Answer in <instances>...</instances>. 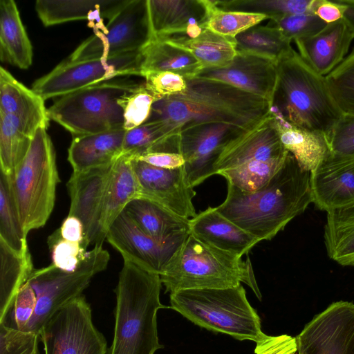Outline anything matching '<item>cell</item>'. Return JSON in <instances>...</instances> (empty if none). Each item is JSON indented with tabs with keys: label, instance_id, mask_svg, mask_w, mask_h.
<instances>
[{
	"label": "cell",
	"instance_id": "obj_44",
	"mask_svg": "<svg viewBox=\"0 0 354 354\" xmlns=\"http://www.w3.org/2000/svg\"><path fill=\"white\" fill-rule=\"evenodd\" d=\"M328 24L312 13L286 16L269 19L268 26L278 29L290 42L297 39L312 36L323 30Z\"/></svg>",
	"mask_w": 354,
	"mask_h": 354
},
{
	"label": "cell",
	"instance_id": "obj_42",
	"mask_svg": "<svg viewBox=\"0 0 354 354\" xmlns=\"http://www.w3.org/2000/svg\"><path fill=\"white\" fill-rule=\"evenodd\" d=\"M325 78L343 114H354V48Z\"/></svg>",
	"mask_w": 354,
	"mask_h": 354
},
{
	"label": "cell",
	"instance_id": "obj_31",
	"mask_svg": "<svg viewBox=\"0 0 354 354\" xmlns=\"http://www.w3.org/2000/svg\"><path fill=\"white\" fill-rule=\"evenodd\" d=\"M141 76L157 71H168L185 79L196 77L203 70L201 63L189 51L155 39L142 50Z\"/></svg>",
	"mask_w": 354,
	"mask_h": 354
},
{
	"label": "cell",
	"instance_id": "obj_38",
	"mask_svg": "<svg viewBox=\"0 0 354 354\" xmlns=\"http://www.w3.org/2000/svg\"><path fill=\"white\" fill-rule=\"evenodd\" d=\"M214 2L221 10L262 14L268 19H275L312 13L313 0H214Z\"/></svg>",
	"mask_w": 354,
	"mask_h": 354
},
{
	"label": "cell",
	"instance_id": "obj_54",
	"mask_svg": "<svg viewBox=\"0 0 354 354\" xmlns=\"http://www.w3.org/2000/svg\"><path fill=\"white\" fill-rule=\"evenodd\" d=\"M345 6L342 19L351 30L354 37V0H337Z\"/></svg>",
	"mask_w": 354,
	"mask_h": 354
},
{
	"label": "cell",
	"instance_id": "obj_39",
	"mask_svg": "<svg viewBox=\"0 0 354 354\" xmlns=\"http://www.w3.org/2000/svg\"><path fill=\"white\" fill-rule=\"evenodd\" d=\"M286 156L268 160L248 161L221 171L217 175L223 176L227 183L243 192H252L259 189L270 181L280 169Z\"/></svg>",
	"mask_w": 354,
	"mask_h": 354
},
{
	"label": "cell",
	"instance_id": "obj_13",
	"mask_svg": "<svg viewBox=\"0 0 354 354\" xmlns=\"http://www.w3.org/2000/svg\"><path fill=\"white\" fill-rule=\"evenodd\" d=\"M244 130L230 124L207 122L180 131L179 152L185 160L187 178L192 187L215 175L214 168L223 150Z\"/></svg>",
	"mask_w": 354,
	"mask_h": 354
},
{
	"label": "cell",
	"instance_id": "obj_25",
	"mask_svg": "<svg viewBox=\"0 0 354 354\" xmlns=\"http://www.w3.org/2000/svg\"><path fill=\"white\" fill-rule=\"evenodd\" d=\"M44 100L0 67V113L17 118L33 137L39 128L47 129L50 118Z\"/></svg>",
	"mask_w": 354,
	"mask_h": 354
},
{
	"label": "cell",
	"instance_id": "obj_28",
	"mask_svg": "<svg viewBox=\"0 0 354 354\" xmlns=\"http://www.w3.org/2000/svg\"><path fill=\"white\" fill-rule=\"evenodd\" d=\"M272 114L283 146L302 169L311 172L331 154L326 135L290 125Z\"/></svg>",
	"mask_w": 354,
	"mask_h": 354
},
{
	"label": "cell",
	"instance_id": "obj_50",
	"mask_svg": "<svg viewBox=\"0 0 354 354\" xmlns=\"http://www.w3.org/2000/svg\"><path fill=\"white\" fill-rule=\"evenodd\" d=\"M255 354H297L296 337L288 335L269 336L257 343Z\"/></svg>",
	"mask_w": 354,
	"mask_h": 354
},
{
	"label": "cell",
	"instance_id": "obj_48",
	"mask_svg": "<svg viewBox=\"0 0 354 354\" xmlns=\"http://www.w3.org/2000/svg\"><path fill=\"white\" fill-rule=\"evenodd\" d=\"M145 77L146 88L158 100L183 93L187 88V80L180 75L168 71L147 73Z\"/></svg>",
	"mask_w": 354,
	"mask_h": 354
},
{
	"label": "cell",
	"instance_id": "obj_23",
	"mask_svg": "<svg viewBox=\"0 0 354 354\" xmlns=\"http://www.w3.org/2000/svg\"><path fill=\"white\" fill-rule=\"evenodd\" d=\"M189 233L208 245L241 258L260 242L212 207L189 219Z\"/></svg>",
	"mask_w": 354,
	"mask_h": 354
},
{
	"label": "cell",
	"instance_id": "obj_14",
	"mask_svg": "<svg viewBox=\"0 0 354 354\" xmlns=\"http://www.w3.org/2000/svg\"><path fill=\"white\" fill-rule=\"evenodd\" d=\"M298 354H354V304L329 305L296 337Z\"/></svg>",
	"mask_w": 354,
	"mask_h": 354
},
{
	"label": "cell",
	"instance_id": "obj_46",
	"mask_svg": "<svg viewBox=\"0 0 354 354\" xmlns=\"http://www.w3.org/2000/svg\"><path fill=\"white\" fill-rule=\"evenodd\" d=\"M39 337L0 323V354H39Z\"/></svg>",
	"mask_w": 354,
	"mask_h": 354
},
{
	"label": "cell",
	"instance_id": "obj_34",
	"mask_svg": "<svg viewBox=\"0 0 354 354\" xmlns=\"http://www.w3.org/2000/svg\"><path fill=\"white\" fill-rule=\"evenodd\" d=\"M166 42L189 51L203 69L225 67L237 53L234 38L221 36L207 28L196 37Z\"/></svg>",
	"mask_w": 354,
	"mask_h": 354
},
{
	"label": "cell",
	"instance_id": "obj_35",
	"mask_svg": "<svg viewBox=\"0 0 354 354\" xmlns=\"http://www.w3.org/2000/svg\"><path fill=\"white\" fill-rule=\"evenodd\" d=\"M234 39L236 52L254 55L276 64L293 50L290 41L278 29L267 24L254 26Z\"/></svg>",
	"mask_w": 354,
	"mask_h": 354
},
{
	"label": "cell",
	"instance_id": "obj_11",
	"mask_svg": "<svg viewBox=\"0 0 354 354\" xmlns=\"http://www.w3.org/2000/svg\"><path fill=\"white\" fill-rule=\"evenodd\" d=\"M142 59V51L82 61L66 59L50 72L35 80L32 89L46 100L115 77L141 76Z\"/></svg>",
	"mask_w": 354,
	"mask_h": 354
},
{
	"label": "cell",
	"instance_id": "obj_27",
	"mask_svg": "<svg viewBox=\"0 0 354 354\" xmlns=\"http://www.w3.org/2000/svg\"><path fill=\"white\" fill-rule=\"evenodd\" d=\"M126 130L116 129L73 137L68 149L73 172H81L113 164L122 155Z\"/></svg>",
	"mask_w": 354,
	"mask_h": 354
},
{
	"label": "cell",
	"instance_id": "obj_16",
	"mask_svg": "<svg viewBox=\"0 0 354 354\" xmlns=\"http://www.w3.org/2000/svg\"><path fill=\"white\" fill-rule=\"evenodd\" d=\"M130 160L138 182L140 196L155 201L183 218L196 216L193 205L196 192L188 182L184 166L164 169L138 158Z\"/></svg>",
	"mask_w": 354,
	"mask_h": 354
},
{
	"label": "cell",
	"instance_id": "obj_32",
	"mask_svg": "<svg viewBox=\"0 0 354 354\" xmlns=\"http://www.w3.org/2000/svg\"><path fill=\"white\" fill-rule=\"evenodd\" d=\"M324 238L330 259L354 266V203L327 212Z\"/></svg>",
	"mask_w": 354,
	"mask_h": 354
},
{
	"label": "cell",
	"instance_id": "obj_7",
	"mask_svg": "<svg viewBox=\"0 0 354 354\" xmlns=\"http://www.w3.org/2000/svg\"><path fill=\"white\" fill-rule=\"evenodd\" d=\"M7 176L22 227L28 235L46 223L60 182L55 149L46 129L36 131L26 157Z\"/></svg>",
	"mask_w": 354,
	"mask_h": 354
},
{
	"label": "cell",
	"instance_id": "obj_53",
	"mask_svg": "<svg viewBox=\"0 0 354 354\" xmlns=\"http://www.w3.org/2000/svg\"><path fill=\"white\" fill-rule=\"evenodd\" d=\"M59 230L61 236L66 241L79 243L86 248L90 245L85 236L82 223L75 216L68 215Z\"/></svg>",
	"mask_w": 354,
	"mask_h": 354
},
{
	"label": "cell",
	"instance_id": "obj_51",
	"mask_svg": "<svg viewBox=\"0 0 354 354\" xmlns=\"http://www.w3.org/2000/svg\"><path fill=\"white\" fill-rule=\"evenodd\" d=\"M345 8L337 0H313L312 13L326 24H330L342 19Z\"/></svg>",
	"mask_w": 354,
	"mask_h": 354
},
{
	"label": "cell",
	"instance_id": "obj_43",
	"mask_svg": "<svg viewBox=\"0 0 354 354\" xmlns=\"http://www.w3.org/2000/svg\"><path fill=\"white\" fill-rule=\"evenodd\" d=\"M158 99L142 84L136 90L119 101L124 113L123 128L126 131L134 129L149 119L152 106Z\"/></svg>",
	"mask_w": 354,
	"mask_h": 354
},
{
	"label": "cell",
	"instance_id": "obj_10",
	"mask_svg": "<svg viewBox=\"0 0 354 354\" xmlns=\"http://www.w3.org/2000/svg\"><path fill=\"white\" fill-rule=\"evenodd\" d=\"M154 39L148 1L129 0L109 20L102 31H94L67 59L82 61L107 58L142 51Z\"/></svg>",
	"mask_w": 354,
	"mask_h": 354
},
{
	"label": "cell",
	"instance_id": "obj_9",
	"mask_svg": "<svg viewBox=\"0 0 354 354\" xmlns=\"http://www.w3.org/2000/svg\"><path fill=\"white\" fill-rule=\"evenodd\" d=\"M110 255L102 245L88 252L81 264L71 272L53 264L34 270L28 281L37 295V304L26 331L40 335L46 322L63 306L82 295L91 279L104 270Z\"/></svg>",
	"mask_w": 354,
	"mask_h": 354
},
{
	"label": "cell",
	"instance_id": "obj_21",
	"mask_svg": "<svg viewBox=\"0 0 354 354\" xmlns=\"http://www.w3.org/2000/svg\"><path fill=\"white\" fill-rule=\"evenodd\" d=\"M197 77L223 82L271 103L277 84V71L276 63L270 59L237 52L226 66L204 68Z\"/></svg>",
	"mask_w": 354,
	"mask_h": 354
},
{
	"label": "cell",
	"instance_id": "obj_8",
	"mask_svg": "<svg viewBox=\"0 0 354 354\" xmlns=\"http://www.w3.org/2000/svg\"><path fill=\"white\" fill-rule=\"evenodd\" d=\"M141 84L113 78L88 86L60 97L48 109V117L73 137L123 128L119 101Z\"/></svg>",
	"mask_w": 354,
	"mask_h": 354
},
{
	"label": "cell",
	"instance_id": "obj_6",
	"mask_svg": "<svg viewBox=\"0 0 354 354\" xmlns=\"http://www.w3.org/2000/svg\"><path fill=\"white\" fill-rule=\"evenodd\" d=\"M169 297L171 308L200 327L256 344L268 337L241 284L227 288L184 290L170 293Z\"/></svg>",
	"mask_w": 354,
	"mask_h": 354
},
{
	"label": "cell",
	"instance_id": "obj_18",
	"mask_svg": "<svg viewBox=\"0 0 354 354\" xmlns=\"http://www.w3.org/2000/svg\"><path fill=\"white\" fill-rule=\"evenodd\" d=\"M155 39L177 41L192 39L206 28L209 0H147Z\"/></svg>",
	"mask_w": 354,
	"mask_h": 354
},
{
	"label": "cell",
	"instance_id": "obj_2",
	"mask_svg": "<svg viewBox=\"0 0 354 354\" xmlns=\"http://www.w3.org/2000/svg\"><path fill=\"white\" fill-rule=\"evenodd\" d=\"M181 93L155 102L147 120H160L174 136L189 126L220 122L243 129L252 127L270 113L267 100L221 81L186 79Z\"/></svg>",
	"mask_w": 354,
	"mask_h": 354
},
{
	"label": "cell",
	"instance_id": "obj_17",
	"mask_svg": "<svg viewBox=\"0 0 354 354\" xmlns=\"http://www.w3.org/2000/svg\"><path fill=\"white\" fill-rule=\"evenodd\" d=\"M113 165L73 172L66 187L71 198L68 215L79 218L90 245H102V225L105 193Z\"/></svg>",
	"mask_w": 354,
	"mask_h": 354
},
{
	"label": "cell",
	"instance_id": "obj_49",
	"mask_svg": "<svg viewBox=\"0 0 354 354\" xmlns=\"http://www.w3.org/2000/svg\"><path fill=\"white\" fill-rule=\"evenodd\" d=\"M332 154L354 156V114H344L328 137Z\"/></svg>",
	"mask_w": 354,
	"mask_h": 354
},
{
	"label": "cell",
	"instance_id": "obj_4",
	"mask_svg": "<svg viewBox=\"0 0 354 354\" xmlns=\"http://www.w3.org/2000/svg\"><path fill=\"white\" fill-rule=\"evenodd\" d=\"M271 112L286 122L327 138L343 116L325 76L313 70L295 50L277 62Z\"/></svg>",
	"mask_w": 354,
	"mask_h": 354
},
{
	"label": "cell",
	"instance_id": "obj_30",
	"mask_svg": "<svg viewBox=\"0 0 354 354\" xmlns=\"http://www.w3.org/2000/svg\"><path fill=\"white\" fill-rule=\"evenodd\" d=\"M139 196L140 187L130 158L122 155L113 165L106 186L101 221L105 236L127 204Z\"/></svg>",
	"mask_w": 354,
	"mask_h": 354
},
{
	"label": "cell",
	"instance_id": "obj_15",
	"mask_svg": "<svg viewBox=\"0 0 354 354\" xmlns=\"http://www.w3.org/2000/svg\"><path fill=\"white\" fill-rule=\"evenodd\" d=\"M106 239L121 254L124 261L160 275L186 238L169 243L158 242L144 232L122 211L109 227Z\"/></svg>",
	"mask_w": 354,
	"mask_h": 354
},
{
	"label": "cell",
	"instance_id": "obj_19",
	"mask_svg": "<svg viewBox=\"0 0 354 354\" xmlns=\"http://www.w3.org/2000/svg\"><path fill=\"white\" fill-rule=\"evenodd\" d=\"M288 153L270 111L268 116L245 129L226 145L215 164L214 174L248 161L280 158Z\"/></svg>",
	"mask_w": 354,
	"mask_h": 354
},
{
	"label": "cell",
	"instance_id": "obj_37",
	"mask_svg": "<svg viewBox=\"0 0 354 354\" xmlns=\"http://www.w3.org/2000/svg\"><path fill=\"white\" fill-rule=\"evenodd\" d=\"M0 239L20 255L29 252L8 176L0 174Z\"/></svg>",
	"mask_w": 354,
	"mask_h": 354
},
{
	"label": "cell",
	"instance_id": "obj_3",
	"mask_svg": "<svg viewBox=\"0 0 354 354\" xmlns=\"http://www.w3.org/2000/svg\"><path fill=\"white\" fill-rule=\"evenodd\" d=\"M160 275L124 261L115 289L113 339L108 354H154L159 343L157 313L170 308L160 301Z\"/></svg>",
	"mask_w": 354,
	"mask_h": 354
},
{
	"label": "cell",
	"instance_id": "obj_40",
	"mask_svg": "<svg viewBox=\"0 0 354 354\" xmlns=\"http://www.w3.org/2000/svg\"><path fill=\"white\" fill-rule=\"evenodd\" d=\"M173 135L165 123L160 120H147L142 124L126 131L122 155L138 158L153 151ZM121 155V156H122Z\"/></svg>",
	"mask_w": 354,
	"mask_h": 354
},
{
	"label": "cell",
	"instance_id": "obj_24",
	"mask_svg": "<svg viewBox=\"0 0 354 354\" xmlns=\"http://www.w3.org/2000/svg\"><path fill=\"white\" fill-rule=\"evenodd\" d=\"M129 0H37L35 10L45 26L87 19L94 31H102L103 19L110 20Z\"/></svg>",
	"mask_w": 354,
	"mask_h": 354
},
{
	"label": "cell",
	"instance_id": "obj_29",
	"mask_svg": "<svg viewBox=\"0 0 354 354\" xmlns=\"http://www.w3.org/2000/svg\"><path fill=\"white\" fill-rule=\"evenodd\" d=\"M0 58L21 69L32 62V47L13 0L0 1Z\"/></svg>",
	"mask_w": 354,
	"mask_h": 354
},
{
	"label": "cell",
	"instance_id": "obj_5",
	"mask_svg": "<svg viewBox=\"0 0 354 354\" xmlns=\"http://www.w3.org/2000/svg\"><path fill=\"white\" fill-rule=\"evenodd\" d=\"M165 291L236 287L243 282L261 299L250 259L208 245L189 233L160 275Z\"/></svg>",
	"mask_w": 354,
	"mask_h": 354
},
{
	"label": "cell",
	"instance_id": "obj_20",
	"mask_svg": "<svg viewBox=\"0 0 354 354\" xmlns=\"http://www.w3.org/2000/svg\"><path fill=\"white\" fill-rule=\"evenodd\" d=\"M313 203L326 212L354 203V156L330 154L310 172Z\"/></svg>",
	"mask_w": 354,
	"mask_h": 354
},
{
	"label": "cell",
	"instance_id": "obj_12",
	"mask_svg": "<svg viewBox=\"0 0 354 354\" xmlns=\"http://www.w3.org/2000/svg\"><path fill=\"white\" fill-rule=\"evenodd\" d=\"M39 337L45 354H108L109 351L82 295L60 308L44 325Z\"/></svg>",
	"mask_w": 354,
	"mask_h": 354
},
{
	"label": "cell",
	"instance_id": "obj_52",
	"mask_svg": "<svg viewBox=\"0 0 354 354\" xmlns=\"http://www.w3.org/2000/svg\"><path fill=\"white\" fill-rule=\"evenodd\" d=\"M135 158L164 169H176L185 165V160L179 153L151 152Z\"/></svg>",
	"mask_w": 354,
	"mask_h": 354
},
{
	"label": "cell",
	"instance_id": "obj_45",
	"mask_svg": "<svg viewBox=\"0 0 354 354\" xmlns=\"http://www.w3.org/2000/svg\"><path fill=\"white\" fill-rule=\"evenodd\" d=\"M48 245L52 264L64 271H74L88 253L87 248L84 245L64 239L59 229L48 236Z\"/></svg>",
	"mask_w": 354,
	"mask_h": 354
},
{
	"label": "cell",
	"instance_id": "obj_41",
	"mask_svg": "<svg viewBox=\"0 0 354 354\" xmlns=\"http://www.w3.org/2000/svg\"><path fill=\"white\" fill-rule=\"evenodd\" d=\"M209 1L206 28L223 37L235 38L240 33L268 19L262 14L221 10L215 6L214 0Z\"/></svg>",
	"mask_w": 354,
	"mask_h": 354
},
{
	"label": "cell",
	"instance_id": "obj_47",
	"mask_svg": "<svg viewBox=\"0 0 354 354\" xmlns=\"http://www.w3.org/2000/svg\"><path fill=\"white\" fill-rule=\"evenodd\" d=\"M37 304L35 291L27 280L17 292L8 314L11 313L10 322H3L19 330L26 331L33 316Z\"/></svg>",
	"mask_w": 354,
	"mask_h": 354
},
{
	"label": "cell",
	"instance_id": "obj_33",
	"mask_svg": "<svg viewBox=\"0 0 354 354\" xmlns=\"http://www.w3.org/2000/svg\"><path fill=\"white\" fill-rule=\"evenodd\" d=\"M33 270L30 252L20 255L0 239V322L7 316L17 292Z\"/></svg>",
	"mask_w": 354,
	"mask_h": 354
},
{
	"label": "cell",
	"instance_id": "obj_26",
	"mask_svg": "<svg viewBox=\"0 0 354 354\" xmlns=\"http://www.w3.org/2000/svg\"><path fill=\"white\" fill-rule=\"evenodd\" d=\"M123 211L144 232L158 242L176 241L185 239L189 234V219L150 199L136 198Z\"/></svg>",
	"mask_w": 354,
	"mask_h": 354
},
{
	"label": "cell",
	"instance_id": "obj_22",
	"mask_svg": "<svg viewBox=\"0 0 354 354\" xmlns=\"http://www.w3.org/2000/svg\"><path fill=\"white\" fill-rule=\"evenodd\" d=\"M353 38L341 19L315 35L294 41L301 59L316 73L326 76L344 59Z\"/></svg>",
	"mask_w": 354,
	"mask_h": 354
},
{
	"label": "cell",
	"instance_id": "obj_1",
	"mask_svg": "<svg viewBox=\"0 0 354 354\" xmlns=\"http://www.w3.org/2000/svg\"><path fill=\"white\" fill-rule=\"evenodd\" d=\"M313 203L310 172L288 153L275 175L259 189L243 192L227 183L217 210L260 241L271 240Z\"/></svg>",
	"mask_w": 354,
	"mask_h": 354
},
{
	"label": "cell",
	"instance_id": "obj_36",
	"mask_svg": "<svg viewBox=\"0 0 354 354\" xmlns=\"http://www.w3.org/2000/svg\"><path fill=\"white\" fill-rule=\"evenodd\" d=\"M31 136L15 117L0 113L1 171L10 175L26 157Z\"/></svg>",
	"mask_w": 354,
	"mask_h": 354
}]
</instances>
